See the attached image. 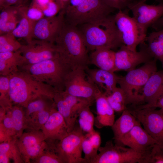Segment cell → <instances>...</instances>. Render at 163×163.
<instances>
[{"label":"cell","instance_id":"1","mask_svg":"<svg viewBox=\"0 0 163 163\" xmlns=\"http://www.w3.org/2000/svg\"><path fill=\"white\" fill-rule=\"evenodd\" d=\"M54 43L59 58L72 71L85 69L90 63L88 51L77 27L65 22Z\"/></svg>","mask_w":163,"mask_h":163},{"label":"cell","instance_id":"2","mask_svg":"<svg viewBox=\"0 0 163 163\" xmlns=\"http://www.w3.org/2000/svg\"><path fill=\"white\" fill-rule=\"evenodd\" d=\"M9 76V97L13 104L25 108L30 101L42 96L53 99L56 91L52 87L23 70L19 69Z\"/></svg>","mask_w":163,"mask_h":163},{"label":"cell","instance_id":"3","mask_svg":"<svg viewBox=\"0 0 163 163\" xmlns=\"http://www.w3.org/2000/svg\"><path fill=\"white\" fill-rule=\"evenodd\" d=\"M77 27L88 51L100 48L113 50L123 45L113 16L93 23Z\"/></svg>","mask_w":163,"mask_h":163},{"label":"cell","instance_id":"4","mask_svg":"<svg viewBox=\"0 0 163 163\" xmlns=\"http://www.w3.org/2000/svg\"><path fill=\"white\" fill-rule=\"evenodd\" d=\"M19 69L28 72L56 91L65 90L66 79L71 71L59 57L33 64L23 65Z\"/></svg>","mask_w":163,"mask_h":163},{"label":"cell","instance_id":"5","mask_svg":"<svg viewBox=\"0 0 163 163\" xmlns=\"http://www.w3.org/2000/svg\"><path fill=\"white\" fill-rule=\"evenodd\" d=\"M157 61L153 59L140 67L128 72L125 76L119 77L117 83L125 94L127 105L141 104L142 90L150 76L157 71Z\"/></svg>","mask_w":163,"mask_h":163},{"label":"cell","instance_id":"6","mask_svg":"<svg viewBox=\"0 0 163 163\" xmlns=\"http://www.w3.org/2000/svg\"><path fill=\"white\" fill-rule=\"evenodd\" d=\"M114 10L102 0H83L75 8L65 11V21L76 27L93 23L110 16Z\"/></svg>","mask_w":163,"mask_h":163},{"label":"cell","instance_id":"7","mask_svg":"<svg viewBox=\"0 0 163 163\" xmlns=\"http://www.w3.org/2000/svg\"><path fill=\"white\" fill-rule=\"evenodd\" d=\"M26 129L23 107L15 104L0 107V142L18 139Z\"/></svg>","mask_w":163,"mask_h":163},{"label":"cell","instance_id":"8","mask_svg":"<svg viewBox=\"0 0 163 163\" xmlns=\"http://www.w3.org/2000/svg\"><path fill=\"white\" fill-rule=\"evenodd\" d=\"M85 137L79 127L74 129L62 139L50 141V144L63 163H85L82 156V144Z\"/></svg>","mask_w":163,"mask_h":163},{"label":"cell","instance_id":"9","mask_svg":"<svg viewBox=\"0 0 163 163\" xmlns=\"http://www.w3.org/2000/svg\"><path fill=\"white\" fill-rule=\"evenodd\" d=\"M65 87L64 91L68 94L86 100L91 104L101 91L82 69H75L69 73Z\"/></svg>","mask_w":163,"mask_h":163},{"label":"cell","instance_id":"10","mask_svg":"<svg viewBox=\"0 0 163 163\" xmlns=\"http://www.w3.org/2000/svg\"><path fill=\"white\" fill-rule=\"evenodd\" d=\"M113 16L123 44L132 50L136 51L137 46L145 41L146 33L123 10H118Z\"/></svg>","mask_w":163,"mask_h":163},{"label":"cell","instance_id":"11","mask_svg":"<svg viewBox=\"0 0 163 163\" xmlns=\"http://www.w3.org/2000/svg\"><path fill=\"white\" fill-rule=\"evenodd\" d=\"M55 107L53 100L45 96H40L29 102L24 108L26 129L41 130Z\"/></svg>","mask_w":163,"mask_h":163},{"label":"cell","instance_id":"12","mask_svg":"<svg viewBox=\"0 0 163 163\" xmlns=\"http://www.w3.org/2000/svg\"><path fill=\"white\" fill-rule=\"evenodd\" d=\"M53 99L57 110L65 121L69 133L74 129L81 109L92 105L86 100L71 95L64 90L56 91Z\"/></svg>","mask_w":163,"mask_h":163},{"label":"cell","instance_id":"13","mask_svg":"<svg viewBox=\"0 0 163 163\" xmlns=\"http://www.w3.org/2000/svg\"><path fill=\"white\" fill-rule=\"evenodd\" d=\"M99 153L92 163H142L143 152L129 147L114 145L111 141L100 146Z\"/></svg>","mask_w":163,"mask_h":163},{"label":"cell","instance_id":"14","mask_svg":"<svg viewBox=\"0 0 163 163\" xmlns=\"http://www.w3.org/2000/svg\"><path fill=\"white\" fill-rule=\"evenodd\" d=\"M19 50L23 57L21 66L59 57L54 43L37 39H33L26 44L22 45Z\"/></svg>","mask_w":163,"mask_h":163},{"label":"cell","instance_id":"15","mask_svg":"<svg viewBox=\"0 0 163 163\" xmlns=\"http://www.w3.org/2000/svg\"><path fill=\"white\" fill-rule=\"evenodd\" d=\"M17 143L25 163H32L46 146V139L41 130L24 132L17 139Z\"/></svg>","mask_w":163,"mask_h":163},{"label":"cell","instance_id":"16","mask_svg":"<svg viewBox=\"0 0 163 163\" xmlns=\"http://www.w3.org/2000/svg\"><path fill=\"white\" fill-rule=\"evenodd\" d=\"M147 0L129 2L126 7L131 12L132 17L146 33L148 28L163 15V2L157 5L146 3Z\"/></svg>","mask_w":163,"mask_h":163},{"label":"cell","instance_id":"17","mask_svg":"<svg viewBox=\"0 0 163 163\" xmlns=\"http://www.w3.org/2000/svg\"><path fill=\"white\" fill-rule=\"evenodd\" d=\"M135 106L133 110L128 109L142 124L145 131L158 142L163 127V112L160 109L156 110L155 108Z\"/></svg>","mask_w":163,"mask_h":163},{"label":"cell","instance_id":"18","mask_svg":"<svg viewBox=\"0 0 163 163\" xmlns=\"http://www.w3.org/2000/svg\"><path fill=\"white\" fill-rule=\"evenodd\" d=\"M65 14V9H63L55 16L44 17L36 21L33 39L54 43L64 23Z\"/></svg>","mask_w":163,"mask_h":163},{"label":"cell","instance_id":"19","mask_svg":"<svg viewBox=\"0 0 163 163\" xmlns=\"http://www.w3.org/2000/svg\"><path fill=\"white\" fill-rule=\"evenodd\" d=\"M140 45L139 51L132 50L123 45L115 52L114 72L121 70L128 72L153 59L143 46Z\"/></svg>","mask_w":163,"mask_h":163},{"label":"cell","instance_id":"20","mask_svg":"<svg viewBox=\"0 0 163 163\" xmlns=\"http://www.w3.org/2000/svg\"><path fill=\"white\" fill-rule=\"evenodd\" d=\"M163 94V71H157L150 76L143 88L141 94V104L136 106L155 108Z\"/></svg>","mask_w":163,"mask_h":163},{"label":"cell","instance_id":"21","mask_svg":"<svg viewBox=\"0 0 163 163\" xmlns=\"http://www.w3.org/2000/svg\"><path fill=\"white\" fill-rule=\"evenodd\" d=\"M157 143V141L142 127L141 124L133 127L121 141V146H126L141 153Z\"/></svg>","mask_w":163,"mask_h":163},{"label":"cell","instance_id":"22","mask_svg":"<svg viewBox=\"0 0 163 163\" xmlns=\"http://www.w3.org/2000/svg\"><path fill=\"white\" fill-rule=\"evenodd\" d=\"M41 130L46 140H60L69 133L65 121L62 115L54 108Z\"/></svg>","mask_w":163,"mask_h":163},{"label":"cell","instance_id":"23","mask_svg":"<svg viewBox=\"0 0 163 163\" xmlns=\"http://www.w3.org/2000/svg\"><path fill=\"white\" fill-rule=\"evenodd\" d=\"M85 70L89 78L103 89L106 94H110L117 87L119 76L114 72L100 69H90L88 67Z\"/></svg>","mask_w":163,"mask_h":163},{"label":"cell","instance_id":"24","mask_svg":"<svg viewBox=\"0 0 163 163\" xmlns=\"http://www.w3.org/2000/svg\"><path fill=\"white\" fill-rule=\"evenodd\" d=\"M95 102L97 115L95 118L94 125L99 128L112 126L115 121L114 111L109 104L105 93L101 91Z\"/></svg>","mask_w":163,"mask_h":163},{"label":"cell","instance_id":"25","mask_svg":"<svg viewBox=\"0 0 163 163\" xmlns=\"http://www.w3.org/2000/svg\"><path fill=\"white\" fill-rule=\"evenodd\" d=\"M141 124L128 109L123 111L121 116L112 126L115 144L121 145V141L125 135L136 125Z\"/></svg>","mask_w":163,"mask_h":163},{"label":"cell","instance_id":"26","mask_svg":"<svg viewBox=\"0 0 163 163\" xmlns=\"http://www.w3.org/2000/svg\"><path fill=\"white\" fill-rule=\"evenodd\" d=\"M115 52L107 48H100L92 51L89 55L90 63L99 69L114 72Z\"/></svg>","mask_w":163,"mask_h":163},{"label":"cell","instance_id":"27","mask_svg":"<svg viewBox=\"0 0 163 163\" xmlns=\"http://www.w3.org/2000/svg\"><path fill=\"white\" fill-rule=\"evenodd\" d=\"M140 44L152 59L163 64V28L147 35L145 42Z\"/></svg>","mask_w":163,"mask_h":163},{"label":"cell","instance_id":"28","mask_svg":"<svg viewBox=\"0 0 163 163\" xmlns=\"http://www.w3.org/2000/svg\"><path fill=\"white\" fill-rule=\"evenodd\" d=\"M23 62V57L18 51L0 53V75L9 76L19 70Z\"/></svg>","mask_w":163,"mask_h":163},{"label":"cell","instance_id":"29","mask_svg":"<svg viewBox=\"0 0 163 163\" xmlns=\"http://www.w3.org/2000/svg\"><path fill=\"white\" fill-rule=\"evenodd\" d=\"M27 9V7L24 6L20 7L19 21L11 32L16 37L23 38L28 43L33 39L34 30L36 21L28 17Z\"/></svg>","mask_w":163,"mask_h":163},{"label":"cell","instance_id":"30","mask_svg":"<svg viewBox=\"0 0 163 163\" xmlns=\"http://www.w3.org/2000/svg\"><path fill=\"white\" fill-rule=\"evenodd\" d=\"M17 139L0 142V163H24L17 143Z\"/></svg>","mask_w":163,"mask_h":163},{"label":"cell","instance_id":"31","mask_svg":"<svg viewBox=\"0 0 163 163\" xmlns=\"http://www.w3.org/2000/svg\"><path fill=\"white\" fill-rule=\"evenodd\" d=\"M106 95L109 104L114 111L123 112L127 108L126 96L120 87H116L110 93Z\"/></svg>","mask_w":163,"mask_h":163},{"label":"cell","instance_id":"32","mask_svg":"<svg viewBox=\"0 0 163 163\" xmlns=\"http://www.w3.org/2000/svg\"><path fill=\"white\" fill-rule=\"evenodd\" d=\"M89 105L82 108L80 111L78 117L79 127L82 131L87 133L95 131L94 126L95 118L90 109Z\"/></svg>","mask_w":163,"mask_h":163},{"label":"cell","instance_id":"33","mask_svg":"<svg viewBox=\"0 0 163 163\" xmlns=\"http://www.w3.org/2000/svg\"><path fill=\"white\" fill-rule=\"evenodd\" d=\"M22 45L11 32L0 35V53L18 51Z\"/></svg>","mask_w":163,"mask_h":163},{"label":"cell","instance_id":"34","mask_svg":"<svg viewBox=\"0 0 163 163\" xmlns=\"http://www.w3.org/2000/svg\"><path fill=\"white\" fill-rule=\"evenodd\" d=\"M142 163H163V150L156 144L152 145L144 152Z\"/></svg>","mask_w":163,"mask_h":163},{"label":"cell","instance_id":"35","mask_svg":"<svg viewBox=\"0 0 163 163\" xmlns=\"http://www.w3.org/2000/svg\"><path fill=\"white\" fill-rule=\"evenodd\" d=\"M9 76L0 75V107H5L13 105L10 101L9 97Z\"/></svg>","mask_w":163,"mask_h":163},{"label":"cell","instance_id":"36","mask_svg":"<svg viewBox=\"0 0 163 163\" xmlns=\"http://www.w3.org/2000/svg\"><path fill=\"white\" fill-rule=\"evenodd\" d=\"M32 163H63L57 153L48 146L47 144L46 148L41 155Z\"/></svg>","mask_w":163,"mask_h":163},{"label":"cell","instance_id":"37","mask_svg":"<svg viewBox=\"0 0 163 163\" xmlns=\"http://www.w3.org/2000/svg\"><path fill=\"white\" fill-rule=\"evenodd\" d=\"M82 151L85 156V163H92L98 155V151L95 149L89 139L85 135L82 144Z\"/></svg>","mask_w":163,"mask_h":163},{"label":"cell","instance_id":"38","mask_svg":"<svg viewBox=\"0 0 163 163\" xmlns=\"http://www.w3.org/2000/svg\"><path fill=\"white\" fill-rule=\"evenodd\" d=\"M27 14L30 19L35 21L45 16L42 9L34 1L30 6L27 7Z\"/></svg>","mask_w":163,"mask_h":163},{"label":"cell","instance_id":"39","mask_svg":"<svg viewBox=\"0 0 163 163\" xmlns=\"http://www.w3.org/2000/svg\"><path fill=\"white\" fill-rule=\"evenodd\" d=\"M52 0L43 9L44 16L52 17L57 15L62 9L60 5L56 1Z\"/></svg>","mask_w":163,"mask_h":163},{"label":"cell","instance_id":"40","mask_svg":"<svg viewBox=\"0 0 163 163\" xmlns=\"http://www.w3.org/2000/svg\"><path fill=\"white\" fill-rule=\"evenodd\" d=\"M85 135L89 139L94 149L98 151L101 143V137L99 133L95 131L91 133H87Z\"/></svg>","mask_w":163,"mask_h":163},{"label":"cell","instance_id":"41","mask_svg":"<svg viewBox=\"0 0 163 163\" xmlns=\"http://www.w3.org/2000/svg\"><path fill=\"white\" fill-rule=\"evenodd\" d=\"M28 0H0V6L2 8L10 6H23Z\"/></svg>","mask_w":163,"mask_h":163},{"label":"cell","instance_id":"42","mask_svg":"<svg viewBox=\"0 0 163 163\" xmlns=\"http://www.w3.org/2000/svg\"><path fill=\"white\" fill-rule=\"evenodd\" d=\"M102 0L110 7L115 9L123 10L126 6L121 0Z\"/></svg>","mask_w":163,"mask_h":163},{"label":"cell","instance_id":"43","mask_svg":"<svg viewBox=\"0 0 163 163\" xmlns=\"http://www.w3.org/2000/svg\"><path fill=\"white\" fill-rule=\"evenodd\" d=\"M83 0H69L65 10L69 11L74 8L77 7Z\"/></svg>","mask_w":163,"mask_h":163},{"label":"cell","instance_id":"44","mask_svg":"<svg viewBox=\"0 0 163 163\" xmlns=\"http://www.w3.org/2000/svg\"><path fill=\"white\" fill-rule=\"evenodd\" d=\"M156 30H159L163 28V15L155 22L152 26Z\"/></svg>","mask_w":163,"mask_h":163},{"label":"cell","instance_id":"45","mask_svg":"<svg viewBox=\"0 0 163 163\" xmlns=\"http://www.w3.org/2000/svg\"><path fill=\"white\" fill-rule=\"evenodd\" d=\"M52 0H34L37 4L43 10L46 5Z\"/></svg>","mask_w":163,"mask_h":163},{"label":"cell","instance_id":"46","mask_svg":"<svg viewBox=\"0 0 163 163\" xmlns=\"http://www.w3.org/2000/svg\"><path fill=\"white\" fill-rule=\"evenodd\" d=\"M154 107L159 108V109L163 112V94L158 100Z\"/></svg>","mask_w":163,"mask_h":163},{"label":"cell","instance_id":"47","mask_svg":"<svg viewBox=\"0 0 163 163\" xmlns=\"http://www.w3.org/2000/svg\"><path fill=\"white\" fill-rule=\"evenodd\" d=\"M60 5L62 9H65L69 0H56Z\"/></svg>","mask_w":163,"mask_h":163},{"label":"cell","instance_id":"48","mask_svg":"<svg viewBox=\"0 0 163 163\" xmlns=\"http://www.w3.org/2000/svg\"><path fill=\"white\" fill-rule=\"evenodd\" d=\"M161 149L163 150V127L159 139L156 144Z\"/></svg>","mask_w":163,"mask_h":163},{"label":"cell","instance_id":"49","mask_svg":"<svg viewBox=\"0 0 163 163\" xmlns=\"http://www.w3.org/2000/svg\"><path fill=\"white\" fill-rule=\"evenodd\" d=\"M126 5L129 2V1L130 0H121Z\"/></svg>","mask_w":163,"mask_h":163},{"label":"cell","instance_id":"50","mask_svg":"<svg viewBox=\"0 0 163 163\" xmlns=\"http://www.w3.org/2000/svg\"><path fill=\"white\" fill-rule=\"evenodd\" d=\"M162 67L163 68V64L162 65Z\"/></svg>","mask_w":163,"mask_h":163},{"label":"cell","instance_id":"51","mask_svg":"<svg viewBox=\"0 0 163 163\" xmlns=\"http://www.w3.org/2000/svg\"></svg>","mask_w":163,"mask_h":163},{"label":"cell","instance_id":"52","mask_svg":"<svg viewBox=\"0 0 163 163\" xmlns=\"http://www.w3.org/2000/svg\"></svg>","mask_w":163,"mask_h":163}]
</instances>
